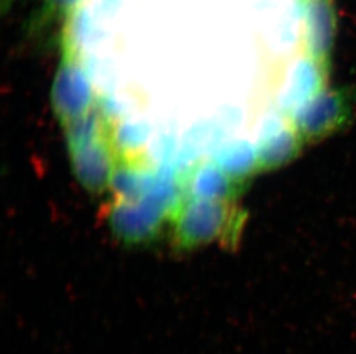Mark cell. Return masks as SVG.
<instances>
[{
	"mask_svg": "<svg viewBox=\"0 0 356 354\" xmlns=\"http://www.w3.org/2000/svg\"><path fill=\"white\" fill-rule=\"evenodd\" d=\"M343 96L334 91L314 97L296 115L299 130L308 136H315L333 129L343 120Z\"/></svg>",
	"mask_w": 356,
	"mask_h": 354,
	"instance_id": "cell-2",
	"label": "cell"
},
{
	"mask_svg": "<svg viewBox=\"0 0 356 354\" xmlns=\"http://www.w3.org/2000/svg\"><path fill=\"white\" fill-rule=\"evenodd\" d=\"M83 0H36L26 22L28 35L38 36L50 31L54 24L66 21L81 8Z\"/></svg>",
	"mask_w": 356,
	"mask_h": 354,
	"instance_id": "cell-3",
	"label": "cell"
},
{
	"mask_svg": "<svg viewBox=\"0 0 356 354\" xmlns=\"http://www.w3.org/2000/svg\"><path fill=\"white\" fill-rule=\"evenodd\" d=\"M17 1H20V0H0V12H1V15H6V14L10 13Z\"/></svg>",
	"mask_w": 356,
	"mask_h": 354,
	"instance_id": "cell-4",
	"label": "cell"
},
{
	"mask_svg": "<svg viewBox=\"0 0 356 354\" xmlns=\"http://www.w3.org/2000/svg\"><path fill=\"white\" fill-rule=\"evenodd\" d=\"M298 1L303 51L319 64L326 65L337 34V13L333 0Z\"/></svg>",
	"mask_w": 356,
	"mask_h": 354,
	"instance_id": "cell-1",
	"label": "cell"
}]
</instances>
